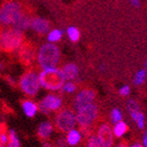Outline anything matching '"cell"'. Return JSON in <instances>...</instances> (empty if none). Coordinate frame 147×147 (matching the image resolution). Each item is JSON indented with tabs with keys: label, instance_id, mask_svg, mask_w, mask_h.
Masks as SVG:
<instances>
[{
	"label": "cell",
	"instance_id": "obj_1",
	"mask_svg": "<svg viewBox=\"0 0 147 147\" xmlns=\"http://www.w3.org/2000/svg\"><path fill=\"white\" fill-rule=\"evenodd\" d=\"M27 10L18 0H4L0 5V26L2 28L12 27Z\"/></svg>",
	"mask_w": 147,
	"mask_h": 147
},
{
	"label": "cell",
	"instance_id": "obj_2",
	"mask_svg": "<svg viewBox=\"0 0 147 147\" xmlns=\"http://www.w3.org/2000/svg\"><path fill=\"white\" fill-rule=\"evenodd\" d=\"M25 41L24 32L15 28H4L0 30V51L5 53L16 52Z\"/></svg>",
	"mask_w": 147,
	"mask_h": 147
},
{
	"label": "cell",
	"instance_id": "obj_3",
	"mask_svg": "<svg viewBox=\"0 0 147 147\" xmlns=\"http://www.w3.org/2000/svg\"><path fill=\"white\" fill-rule=\"evenodd\" d=\"M38 76H39L40 86L49 91H58L63 88L66 82V77L61 69H43V71L40 72Z\"/></svg>",
	"mask_w": 147,
	"mask_h": 147
},
{
	"label": "cell",
	"instance_id": "obj_4",
	"mask_svg": "<svg viewBox=\"0 0 147 147\" xmlns=\"http://www.w3.org/2000/svg\"><path fill=\"white\" fill-rule=\"evenodd\" d=\"M60 49L54 43L43 44L38 51L37 60L39 66L43 69L56 68L60 61Z\"/></svg>",
	"mask_w": 147,
	"mask_h": 147
},
{
	"label": "cell",
	"instance_id": "obj_5",
	"mask_svg": "<svg viewBox=\"0 0 147 147\" xmlns=\"http://www.w3.org/2000/svg\"><path fill=\"white\" fill-rule=\"evenodd\" d=\"M20 88L25 95L34 97L40 88L39 76L32 70L25 72L20 79Z\"/></svg>",
	"mask_w": 147,
	"mask_h": 147
},
{
	"label": "cell",
	"instance_id": "obj_6",
	"mask_svg": "<svg viewBox=\"0 0 147 147\" xmlns=\"http://www.w3.org/2000/svg\"><path fill=\"white\" fill-rule=\"evenodd\" d=\"M99 114L98 106L94 103L88 104L84 107L79 108L76 114V120L77 123L80 125L81 129L88 127L97 119Z\"/></svg>",
	"mask_w": 147,
	"mask_h": 147
},
{
	"label": "cell",
	"instance_id": "obj_7",
	"mask_svg": "<svg viewBox=\"0 0 147 147\" xmlns=\"http://www.w3.org/2000/svg\"><path fill=\"white\" fill-rule=\"evenodd\" d=\"M77 120L76 114L71 109H63L56 117V127L62 133H68L75 127Z\"/></svg>",
	"mask_w": 147,
	"mask_h": 147
},
{
	"label": "cell",
	"instance_id": "obj_8",
	"mask_svg": "<svg viewBox=\"0 0 147 147\" xmlns=\"http://www.w3.org/2000/svg\"><path fill=\"white\" fill-rule=\"evenodd\" d=\"M62 106V99L58 96L47 95L43 98L38 105V109L44 114L49 113V111L59 110Z\"/></svg>",
	"mask_w": 147,
	"mask_h": 147
},
{
	"label": "cell",
	"instance_id": "obj_9",
	"mask_svg": "<svg viewBox=\"0 0 147 147\" xmlns=\"http://www.w3.org/2000/svg\"><path fill=\"white\" fill-rule=\"evenodd\" d=\"M95 98H96L95 91H93L91 88H84V90L80 91L76 95L73 102L74 109L77 111L79 108L84 107V106L88 105V104L93 103V101L95 100Z\"/></svg>",
	"mask_w": 147,
	"mask_h": 147
},
{
	"label": "cell",
	"instance_id": "obj_10",
	"mask_svg": "<svg viewBox=\"0 0 147 147\" xmlns=\"http://www.w3.org/2000/svg\"><path fill=\"white\" fill-rule=\"evenodd\" d=\"M19 58L25 65H29L35 58V47L30 42H23L19 49Z\"/></svg>",
	"mask_w": 147,
	"mask_h": 147
},
{
	"label": "cell",
	"instance_id": "obj_11",
	"mask_svg": "<svg viewBox=\"0 0 147 147\" xmlns=\"http://www.w3.org/2000/svg\"><path fill=\"white\" fill-rule=\"evenodd\" d=\"M113 132L111 130V127L107 123H103L101 125V127L98 130V139L100 140L101 144L103 145V147H111L113 144Z\"/></svg>",
	"mask_w": 147,
	"mask_h": 147
},
{
	"label": "cell",
	"instance_id": "obj_12",
	"mask_svg": "<svg viewBox=\"0 0 147 147\" xmlns=\"http://www.w3.org/2000/svg\"><path fill=\"white\" fill-rule=\"evenodd\" d=\"M30 28L34 30L36 33L40 35L47 34L49 32L51 29V23L43 18L40 17H32L31 19V24H30Z\"/></svg>",
	"mask_w": 147,
	"mask_h": 147
},
{
	"label": "cell",
	"instance_id": "obj_13",
	"mask_svg": "<svg viewBox=\"0 0 147 147\" xmlns=\"http://www.w3.org/2000/svg\"><path fill=\"white\" fill-rule=\"evenodd\" d=\"M31 19L32 17L28 13L27 11L25 12L24 15L16 22V24L12 26V28H15L17 30L24 32L25 30H27L28 28H30V24H31Z\"/></svg>",
	"mask_w": 147,
	"mask_h": 147
},
{
	"label": "cell",
	"instance_id": "obj_14",
	"mask_svg": "<svg viewBox=\"0 0 147 147\" xmlns=\"http://www.w3.org/2000/svg\"><path fill=\"white\" fill-rule=\"evenodd\" d=\"M52 133H53V125L49 121H43V123H41L39 127H38V131H37L38 137L43 140L47 139L49 136L52 135Z\"/></svg>",
	"mask_w": 147,
	"mask_h": 147
},
{
	"label": "cell",
	"instance_id": "obj_15",
	"mask_svg": "<svg viewBox=\"0 0 147 147\" xmlns=\"http://www.w3.org/2000/svg\"><path fill=\"white\" fill-rule=\"evenodd\" d=\"M22 107H23V111L28 117H33L35 116V114L38 111V106L32 102L30 100H25L22 102Z\"/></svg>",
	"mask_w": 147,
	"mask_h": 147
},
{
	"label": "cell",
	"instance_id": "obj_16",
	"mask_svg": "<svg viewBox=\"0 0 147 147\" xmlns=\"http://www.w3.org/2000/svg\"><path fill=\"white\" fill-rule=\"evenodd\" d=\"M62 71H63L66 79H69V80L75 79L78 76V68L73 63H69L67 65H65L64 68L62 69Z\"/></svg>",
	"mask_w": 147,
	"mask_h": 147
},
{
	"label": "cell",
	"instance_id": "obj_17",
	"mask_svg": "<svg viewBox=\"0 0 147 147\" xmlns=\"http://www.w3.org/2000/svg\"><path fill=\"white\" fill-rule=\"evenodd\" d=\"M80 140H81L80 132L75 130V129L69 131L68 134H67V143H68L69 145H71V146L78 144V143L80 142Z\"/></svg>",
	"mask_w": 147,
	"mask_h": 147
},
{
	"label": "cell",
	"instance_id": "obj_18",
	"mask_svg": "<svg viewBox=\"0 0 147 147\" xmlns=\"http://www.w3.org/2000/svg\"><path fill=\"white\" fill-rule=\"evenodd\" d=\"M127 125L125 123V121H123V120H120V121H118V123H115V125H114V127H113V135L115 136V137L119 138L121 137V136H123L127 133Z\"/></svg>",
	"mask_w": 147,
	"mask_h": 147
},
{
	"label": "cell",
	"instance_id": "obj_19",
	"mask_svg": "<svg viewBox=\"0 0 147 147\" xmlns=\"http://www.w3.org/2000/svg\"><path fill=\"white\" fill-rule=\"evenodd\" d=\"M130 113H131L132 118L135 120L136 123H137L138 127H139V129H144L145 118H144V115H143V113L141 112V111H139V109L130 111Z\"/></svg>",
	"mask_w": 147,
	"mask_h": 147
},
{
	"label": "cell",
	"instance_id": "obj_20",
	"mask_svg": "<svg viewBox=\"0 0 147 147\" xmlns=\"http://www.w3.org/2000/svg\"><path fill=\"white\" fill-rule=\"evenodd\" d=\"M8 147H21V143L19 137H18L17 133L13 130H10L8 132Z\"/></svg>",
	"mask_w": 147,
	"mask_h": 147
},
{
	"label": "cell",
	"instance_id": "obj_21",
	"mask_svg": "<svg viewBox=\"0 0 147 147\" xmlns=\"http://www.w3.org/2000/svg\"><path fill=\"white\" fill-rule=\"evenodd\" d=\"M63 36V32L59 29H54L51 32H49V35H47V40L49 42H57L59 41L60 39Z\"/></svg>",
	"mask_w": 147,
	"mask_h": 147
},
{
	"label": "cell",
	"instance_id": "obj_22",
	"mask_svg": "<svg viewBox=\"0 0 147 147\" xmlns=\"http://www.w3.org/2000/svg\"><path fill=\"white\" fill-rule=\"evenodd\" d=\"M67 34H68L69 39L73 42H76L79 40V37H80V33H79V30L76 27H69L67 29Z\"/></svg>",
	"mask_w": 147,
	"mask_h": 147
},
{
	"label": "cell",
	"instance_id": "obj_23",
	"mask_svg": "<svg viewBox=\"0 0 147 147\" xmlns=\"http://www.w3.org/2000/svg\"><path fill=\"white\" fill-rule=\"evenodd\" d=\"M145 79H146V70H140L137 73V75H136L135 79H134V82L137 86H140V84H142L144 82Z\"/></svg>",
	"mask_w": 147,
	"mask_h": 147
},
{
	"label": "cell",
	"instance_id": "obj_24",
	"mask_svg": "<svg viewBox=\"0 0 147 147\" xmlns=\"http://www.w3.org/2000/svg\"><path fill=\"white\" fill-rule=\"evenodd\" d=\"M86 147H103V145L101 144L100 140L98 139L97 136H91L88 140V145Z\"/></svg>",
	"mask_w": 147,
	"mask_h": 147
},
{
	"label": "cell",
	"instance_id": "obj_25",
	"mask_svg": "<svg viewBox=\"0 0 147 147\" xmlns=\"http://www.w3.org/2000/svg\"><path fill=\"white\" fill-rule=\"evenodd\" d=\"M121 118H123V114H121L120 110L117 109V108H114L112 110V112H111V120H112V123H118V121L121 120Z\"/></svg>",
	"mask_w": 147,
	"mask_h": 147
},
{
	"label": "cell",
	"instance_id": "obj_26",
	"mask_svg": "<svg viewBox=\"0 0 147 147\" xmlns=\"http://www.w3.org/2000/svg\"><path fill=\"white\" fill-rule=\"evenodd\" d=\"M76 90V86L73 82H67L63 86V91L67 92V93H73Z\"/></svg>",
	"mask_w": 147,
	"mask_h": 147
},
{
	"label": "cell",
	"instance_id": "obj_27",
	"mask_svg": "<svg viewBox=\"0 0 147 147\" xmlns=\"http://www.w3.org/2000/svg\"><path fill=\"white\" fill-rule=\"evenodd\" d=\"M8 134L6 132L0 133V145H7Z\"/></svg>",
	"mask_w": 147,
	"mask_h": 147
},
{
	"label": "cell",
	"instance_id": "obj_28",
	"mask_svg": "<svg viewBox=\"0 0 147 147\" xmlns=\"http://www.w3.org/2000/svg\"><path fill=\"white\" fill-rule=\"evenodd\" d=\"M127 108H129V111H132V110H137L139 109V105L137 104V102L134 100H130L127 102Z\"/></svg>",
	"mask_w": 147,
	"mask_h": 147
},
{
	"label": "cell",
	"instance_id": "obj_29",
	"mask_svg": "<svg viewBox=\"0 0 147 147\" xmlns=\"http://www.w3.org/2000/svg\"><path fill=\"white\" fill-rule=\"evenodd\" d=\"M130 86H123V88H120V91H119V94L121 96H127L129 94H130Z\"/></svg>",
	"mask_w": 147,
	"mask_h": 147
},
{
	"label": "cell",
	"instance_id": "obj_30",
	"mask_svg": "<svg viewBox=\"0 0 147 147\" xmlns=\"http://www.w3.org/2000/svg\"><path fill=\"white\" fill-rule=\"evenodd\" d=\"M130 1L134 6H136V7H139L140 6V0H130Z\"/></svg>",
	"mask_w": 147,
	"mask_h": 147
},
{
	"label": "cell",
	"instance_id": "obj_31",
	"mask_svg": "<svg viewBox=\"0 0 147 147\" xmlns=\"http://www.w3.org/2000/svg\"><path fill=\"white\" fill-rule=\"evenodd\" d=\"M6 80L8 81V84H11V86H15V84H16V81L13 80V79L10 77V76H8V77H6Z\"/></svg>",
	"mask_w": 147,
	"mask_h": 147
},
{
	"label": "cell",
	"instance_id": "obj_32",
	"mask_svg": "<svg viewBox=\"0 0 147 147\" xmlns=\"http://www.w3.org/2000/svg\"><path fill=\"white\" fill-rule=\"evenodd\" d=\"M143 143H144V146L147 147V131L145 132L144 137H143Z\"/></svg>",
	"mask_w": 147,
	"mask_h": 147
},
{
	"label": "cell",
	"instance_id": "obj_33",
	"mask_svg": "<svg viewBox=\"0 0 147 147\" xmlns=\"http://www.w3.org/2000/svg\"><path fill=\"white\" fill-rule=\"evenodd\" d=\"M115 147H129L127 146V143H123V142H121V143H119L118 145H116Z\"/></svg>",
	"mask_w": 147,
	"mask_h": 147
},
{
	"label": "cell",
	"instance_id": "obj_34",
	"mask_svg": "<svg viewBox=\"0 0 147 147\" xmlns=\"http://www.w3.org/2000/svg\"><path fill=\"white\" fill-rule=\"evenodd\" d=\"M130 147H144V146H142V145L139 144V143H134V144L131 145Z\"/></svg>",
	"mask_w": 147,
	"mask_h": 147
},
{
	"label": "cell",
	"instance_id": "obj_35",
	"mask_svg": "<svg viewBox=\"0 0 147 147\" xmlns=\"http://www.w3.org/2000/svg\"><path fill=\"white\" fill-rule=\"evenodd\" d=\"M2 132H5V127L0 123V133H2Z\"/></svg>",
	"mask_w": 147,
	"mask_h": 147
},
{
	"label": "cell",
	"instance_id": "obj_36",
	"mask_svg": "<svg viewBox=\"0 0 147 147\" xmlns=\"http://www.w3.org/2000/svg\"><path fill=\"white\" fill-rule=\"evenodd\" d=\"M44 147H52V146H51L49 143H44Z\"/></svg>",
	"mask_w": 147,
	"mask_h": 147
},
{
	"label": "cell",
	"instance_id": "obj_37",
	"mask_svg": "<svg viewBox=\"0 0 147 147\" xmlns=\"http://www.w3.org/2000/svg\"><path fill=\"white\" fill-rule=\"evenodd\" d=\"M0 147H8L7 145H0Z\"/></svg>",
	"mask_w": 147,
	"mask_h": 147
},
{
	"label": "cell",
	"instance_id": "obj_38",
	"mask_svg": "<svg viewBox=\"0 0 147 147\" xmlns=\"http://www.w3.org/2000/svg\"><path fill=\"white\" fill-rule=\"evenodd\" d=\"M146 68H147V62H146Z\"/></svg>",
	"mask_w": 147,
	"mask_h": 147
}]
</instances>
